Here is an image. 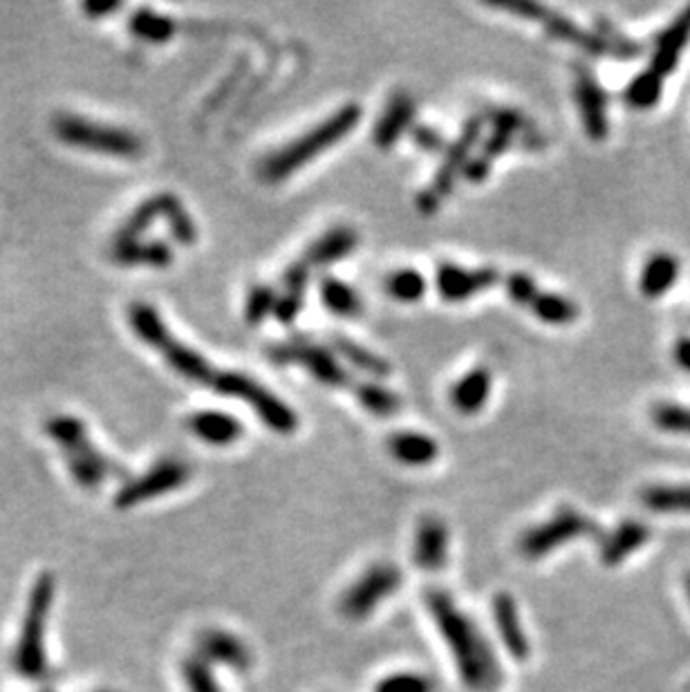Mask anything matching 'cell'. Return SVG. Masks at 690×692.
Returning a JSON list of instances; mask_svg holds the SVG:
<instances>
[{"label": "cell", "instance_id": "cell-1", "mask_svg": "<svg viewBox=\"0 0 690 692\" xmlns=\"http://www.w3.org/2000/svg\"><path fill=\"white\" fill-rule=\"evenodd\" d=\"M424 601L463 683L471 692H498L502 670L478 623L444 590H429Z\"/></svg>", "mask_w": 690, "mask_h": 692}, {"label": "cell", "instance_id": "cell-2", "mask_svg": "<svg viewBox=\"0 0 690 692\" xmlns=\"http://www.w3.org/2000/svg\"><path fill=\"white\" fill-rule=\"evenodd\" d=\"M56 594V581L49 571H41L30 588L27 603L19 623V634L10 655V663L21 679L41 681L49 672L47 632Z\"/></svg>", "mask_w": 690, "mask_h": 692}, {"label": "cell", "instance_id": "cell-3", "mask_svg": "<svg viewBox=\"0 0 690 692\" xmlns=\"http://www.w3.org/2000/svg\"><path fill=\"white\" fill-rule=\"evenodd\" d=\"M359 118H361V110L357 103L343 105L341 110H336L332 114L330 120L321 122L316 129L301 135L292 144H287L278 153L269 155L260 168L263 178L267 182H282L287 176H292L294 170L303 168L310 159H314L323 150L332 148L338 139H343L348 133H353L355 126L359 124Z\"/></svg>", "mask_w": 690, "mask_h": 692}, {"label": "cell", "instance_id": "cell-4", "mask_svg": "<svg viewBox=\"0 0 690 692\" xmlns=\"http://www.w3.org/2000/svg\"><path fill=\"white\" fill-rule=\"evenodd\" d=\"M45 431L64 453L68 471L77 487L86 491H97L110 476L122 473L118 465H112V459L92 444L81 420L70 415H56L47 422Z\"/></svg>", "mask_w": 690, "mask_h": 692}, {"label": "cell", "instance_id": "cell-5", "mask_svg": "<svg viewBox=\"0 0 690 692\" xmlns=\"http://www.w3.org/2000/svg\"><path fill=\"white\" fill-rule=\"evenodd\" d=\"M52 131L64 144L88 153L110 157H140L144 153V139L137 133L101 124L73 112L56 114L52 120Z\"/></svg>", "mask_w": 690, "mask_h": 692}, {"label": "cell", "instance_id": "cell-6", "mask_svg": "<svg viewBox=\"0 0 690 692\" xmlns=\"http://www.w3.org/2000/svg\"><path fill=\"white\" fill-rule=\"evenodd\" d=\"M599 534L601 529L594 525L592 517L571 506H560L547 523H541L521 536L518 551L525 560H541L571 540L592 538Z\"/></svg>", "mask_w": 690, "mask_h": 692}, {"label": "cell", "instance_id": "cell-7", "mask_svg": "<svg viewBox=\"0 0 690 692\" xmlns=\"http://www.w3.org/2000/svg\"><path fill=\"white\" fill-rule=\"evenodd\" d=\"M401 583H404V576L392 562H375L343 592L338 612L350 621H364L372 616L375 610L388 601Z\"/></svg>", "mask_w": 690, "mask_h": 692}, {"label": "cell", "instance_id": "cell-8", "mask_svg": "<svg viewBox=\"0 0 690 692\" xmlns=\"http://www.w3.org/2000/svg\"><path fill=\"white\" fill-rule=\"evenodd\" d=\"M482 124L485 120L482 118H474L465 124L463 133H459L457 142L450 144L446 148V159L442 164V168L435 172V180L431 182V187L426 191H422V196L418 198V209L426 215L435 213L444 198L453 191L455 187V178L459 176V172H465V166L469 164V153L474 150L476 142L480 139V133H482Z\"/></svg>", "mask_w": 690, "mask_h": 692}, {"label": "cell", "instance_id": "cell-9", "mask_svg": "<svg viewBox=\"0 0 690 692\" xmlns=\"http://www.w3.org/2000/svg\"><path fill=\"white\" fill-rule=\"evenodd\" d=\"M191 478L189 465L180 459H164L153 469H148L137 480L126 482L118 495H114V506L118 509H135L140 504H146L148 500L162 498L166 493H172L182 489Z\"/></svg>", "mask_w": 690, "mask_h": 692}, {"label": "cell", "instance_id": "cell-10", "mask_svg": "<svg viewBox=\"0 0 690 692\" xmlns=\"http://www.w3.org/2000/svg\"><path fill=\"white\" fill-rule=\"evenodd\" d=\"M269 357L274 364H299L308 368L321 383L332 388H345L350 383L348 372H345L338 366V361L316 343L287 341L269 348Z\"/></svg>", "mask_w": 690, "mask_h": 692}, {"label": "cell", "instance_id": "cell-11", "mask_svg": "<svg viewBox=\"0 0 690 692\" xmlns=\"http://www.w3.org/2000/svg\"><path fill=\"white\" fill-rule=\"evenodd\" d=\"M196 655L211 668L222 666L234 672H247L254 666V655L249 646L238 637V634L222 627H209L200 632Z\"/></svg>", "mask_w": 690, "mask_h": 692}, {"label": "cell", "instance_id": "cell-12", "mask_svg": "<svg viewBox=\"0 0 690 692\" xmlns=\"http://www.w3.org/2000/svg\"><path fill=\"white\" fill-rule=\"evenodd\" d=\"M498 278L500 276L493 267H482V269L469 271L465 267L444 263L437 267L435 284H437V292L444 301L463 303V301L489 290V287H493L498 282Z\"/></svg>", "mask_w": 690, "mask_h": 692}, {"label": "cell", "instance_id": "cell-13", "mask_svg": "<svg viewBox=\"0 0 690 692\" xmlns=\"http://www.w3.org/2000/svg\"><path fill=\"white\" fill-rule=\"evenodd\" d=\"M574 92H577L579 110L583 118V126L590 139L603 142L608 137V99L601 88V83L594 79V75L588 68L577 70V83H574Z\"/></svg>", "mask_w": 690, "mask_h": 692}, {"label": "cell", "instance_id": "cell-14", "mask_svg": "<svg viewBox=\"0 0 690 692\" xmlns=\"http://www.w3.org/2000/svg\"><path fill=\"white\" fill-rule=\"evenodd\" d=\"M493 621L498 627V637L502 639V646L515 661H525L532 655V644L527 632L521 621V612L511 594H496L493 599Z\"/></svg>", "mask_w": 690, "mask_h": 692}, {"label": "cell", "instance_id": "cell-15", "mask_svg": "<svg viewBox=\"0 0 690 692\" xmlns=\"http://www.w3.org/2000/svg\"><path fill=\"white\" fill-rule=\"evenodd\" d=\"M448 560V529L435 515L422 517L413 540V562L424 571H439Z\"/></svg>", "mask_w": 690, "mask_h": 692}, {"label": "cell", "instance_id": "cell-16", "mask_svg": "<svg viewBox=\"0 0 690 692\" xmlns=\"http://www.w3.org/2000/svg\"><path fill=\"white\" fill-rule=\"evenodd\" d=\"M690 43V5L657 36L650 70L666 79L675 72L683 47Z\"/></svg>", "mask_w": 690, "mask_h": 692}, {"label": "cell", "instance_id": "cell-17", "mask_svg": "<svg viewBox=\"0 0 690 692\" xmlns=\"http://www.w3.org/2000/svg\"><path fill=\"white\" fill-rule=\"evenodd\" d=\"M413 112H415V101L411 99V94L407 92H397L386 110L381 112V118L375 126V133H372V139L377 144V148L381 150H388L397 144V139L407 133V129L411 126V120H413Z\"/></svg>", "mask_w": 690, "mask_h": 692}, {"label": "cell", "instance_id": "cell-18", "mask_svg": "<svg viewBox=\"0 0 690 692\" xmlns=\"http://www.w3.org/2000/svg\"><path fill=\"white\" fill-rule=\"evenodd\" d=\"M187 424L198 439L211 446H232L243 437V424L220 411H200Z\"/></svg>", "mask_w": 690, "mask_h": 692}, {"label": "cell", "instance_id": "cell-19", "mask_svg": "<svg viewBox=\"0 0 690 692\" xmlns=\"http://www.w3.org/2000/svg\"><path fill=\"white\" fill-rule=\"evenodd\" d=\"M650 538V529L639 521L621 523L610 536L601 540V562L608 567L621 565L630 554L639 551Z\"/></svg>", "mask_w": 690, "mask_h": 692}, {"label": "cell", "instance_id": "cell-20", "mask_svg": "<svg viewBox=\"0 0 690 692\" xmlns=\"http://www.w3.org/2000/svg\"><path fill=\"white\" fill-rule=\"evenodd\" d=\"M359 245L357 231L350 226H336L327 231L325 236H321L305 254V265L310 267H323L330 263H336L345 256H350Z\"/></svg>", "mask_w": 690, "mask_h": 692}, {"label": "cell", "instance_id": "cell-21", "mask_svg": "<svg viewBox=\"0 0 690 692\" xmlns=\"http://www.w3.org/2000/svg\"><path fill=\"white\" fill-rule=\"evenodd\" d=\"M491 372L487 368H476L467 372L450 388V403L463 415H476L489 399Z\"/></svg>", "mask_w": 690, "mask_h": 692}, {"label": "cell", "instance_id": "cell-22", "mask_svg": "<svg viewBox=\"0 0 690 692\" xmlns=\"http://www.w3.org/2000/svg\"><path fill=\"white\" fill-rule=\"evenodd\" d=\"M677 278H679V260L668 252L653 254L646 260L642 278H639L642 294L646 299H661L664 294L672 290Z\"/></svg>", "mask_w": 690, "mask_h": 692}, {"label": "cell", "instance_id": "cell-23", "mask_svg": "<svg viewBox=\"0 0 690 692\" xmlns=\"http://www.w3.org/2000/svg\"><path fill=\"white\" fill-rule=\"evenodd\" d=\"M390 455L409 467H426L437 459L439 446L424 433H394L388 439Z\"/></svg>", "mask_w": 690, "mask_h": 692}, {"label": "cell", "instance_id": "cell-24", "mask_svg": "<svg viewBox=\"0 0 690 692\" xmlns=\"http://www.w3.org/2000/svg\"><path fill=\"white\" fill-rule=\"evenodd\" d=\"M321 301L336 316H357L361 314V299L350 284L338 278L325 276L321 278Z\"/></svg>", "mask_w": 690, "mask_h": 692}, {"label": "cell", "instance_id": "cell-25", "mask_svg": "<svg viewBox=\"0 0 690 692\" xmlns=\"http://www.w3.org/2000/svg\"><path fill=\"white\" fill-rule=\"evenodd\" d=\"M332 345H334V350H336L345 361L353 364L355 368H359V370H364V372H368V375H372V377H388V375H390V366H388L386 359L372 355L370 350H366L364 345L355 343L353 338L336 334V336H332Z\"/></svg>", "mask_w": 690, "mask_h": 692}, {"label": "cell", "instance_id": "cell-26", "mask_svg": "<svg viewBox=\"0 0 690 692\" xmlns=\"http://www.w3.org/2000/svg\"><path fill=\"white\" fill-rule=\"evenodd\" d=\"M661 92H664V79L659 75H655L653 70H644L642 75H637L627 83L623 97H625L630 108L650 110L659 103Z\"/></svg>", "mask_w": 690, "mask_h": 692}, {"label": "cell", "instance_id": "cell-27", "mask_svg": "<svg viewBox=\"0 0 690 692\" xmlns=\"http://www.w3.org/2000/svg\"><path fill=\"white\" fill-rule=\"evenodd\" d=\"M642 500L657 513H690V487H650Z\"/></svg>", "mask_w": 690, "mask_h": 692}, {"label": "cell", "instance_id": "cell-28", "mask_svg": "<svg viewBox=\"0 0 690 692\" xmlns=\"http://www.w3.org/2000/svg\"><path fill=\"white\" fill-rule=\"evenodd\" d=\"M355 394H357L361 406L368 413H372L375 417H392L401 409V401L392 390H388L379 383H372V381L359 383L355 388Z\"/></svg>", "mask_w": 690, "mask_h": 692}, {"label": "cell", "instance_id": "cell-29", "mask_svg": "<svg viewBox=\"0 0 690 692\" xmlns=\"http://www.w3.org/2000/svg\"><path fill=\"white\" fill-rule=\"evenodd\" d=\"M530 310L549 325H569L579 319V308L558 294H538Z\"/></svg>", "mask_w": 690, "mask_h": 692}, {"label": "cell", "instance_id": "cell-30", "mask_svg": "<svg viewBox=\"0 0 690 692\" xmlns=\"http://www.w3.org/2000/svg\"><path fill=\"white\" fill-rule=\"evenodd\" d=\"M386 290L394 301L415 303L426 294V278L415 269H399L388 276Z\"/></svg>", "mask_w": 690, "mask_h": 692}, {"label": "cell", "instance_id": "cell-31", "mask_svg": "<svg viewBox=\"0 0 690 692\" xmlns=\"http://www.w3.org/2000/svg\"><path fill=\"white\" fill-rule=\"evenodd\" d=\"M131 30L144 41L166 43L176 34V23H172L170 16H159L151 10H140L131 21Z\"/></svg>", "mask_w": 690, "mask_h": 692}, {"label": "cell", "instance_id": "cell-32", "mask_svg": "<svg viewBox=\"0 0 690 692\" xmlns=\"http://www.w3.org/2000/svg\"><path fill=\"white\" fill-rule=\"evenodd\" d=\"M180 674H182L187 692H224L220 681L215 679L213 668L207 661H202L198 655L182 661Z\"/></svg>", "mask_w": 690, "mask_h": 692}, {"label": "cell", "instance_id": "cell-33", "mask_svg": "<svg viewBox=\"0 0 690 692\" xmlns=\"http://www.w3.org/2000/svg\"><path fill=\"white\" fill-rule=\"evenodd\" d=\"M375 692H435V683L420 672H394L383 677L375 685Z\"/></svg>", "mask_w": 690, "mask_h": 692}, {"label": "cell", "instance_id": "cell-34", "mask_svg": "<svg viewBox=\"0 0 690 692\" xmlns=\"http://www.w3.org/2000/svg\"><path fill=\"white\" fill-rule=\"evenodd\" d=\"M653 422L675 435H690V409L677 406V403H659L653 411Z\"/></svg>", "mask_w": 690, "mask_h": 692}, {"label": "cell", "instance_id": "cell-35", "mask_svg": "<svg viewBox=\"0 0 690 692\" xmlns=\"http://www.w3.org/2000/svg\"><path fill=\"white\" fill-rule=\"evenodd\" d=\"M276 292L271 290L269 284H256L254 290L249 292L247 299V308H245V319L249 325H258L267 319V314H274L276 310Z\"/></svg>", "mask_w": 690, "mask_h": 692}, {"label": "cell", "instance_id": "cell-36", "mask_svg": "<svg viewBox=\"0 0 690 692\" xmlns=\"http://www.w3.org/2000/svg\"><path fill=\"white\" fill-rule=\"evenodd\" d=\"M597 25H601V36L608 41L610 49H612V56L614 59H621V62H632V59H639V56L644 54V47L635 41H630L627 36H623L621 32H616L608 21H599Z\"/></svg>", "mask_w": 690, "mask_h": 692}, {"label": "cell", "instance_id": "cell-37", "mask_svg": "<svg viewBox=\"0 0 690 692\" xmlns=\"http://www.w3.org/2000/svg\"><path fill=\"white\" fill-rule=\"evenodd\" d=\"M507 294L511 297L513 303L523 305V308H530L534 303V299L541 294L538 287H536V280L527 274H521L515 271L507 278Z\"/></svg>", "mask_w": 690, "mask_h": 692}, {"label": "cell", "instance_id": "cell-38", "mask_svg": "<svg viewBox=\"0 0 690 692\" xmlns=\"http://www.w3.org/2000/svg\"><path fill=\"white\" fill-rule=\"evenodd\" d=\"M301 310H303V294L285 292V294H282V297H278V301H276L274 316H276L280 323L290 325V323H294V321H297V316L301 314Z\"/></svg>", "mask_w": 690, "mask_h": 692}, {"label": "cell", "instance_id": "cell-39", "mask_svg": "<svg viewBox=\"0 0 690 692\" xmlns=\"http://www.w3.org/2000/svg\"><path fill=\"white\" fill-rule=\"evenodd\" d=\"M411 135H413V142H415L422 150H426V153L446 150L444 137H442L435 129H431V126H424V124H422V126H413Z\"/></svg>", "mask_w": 690, "mask_h": 692}, {"label": "cell", "instance_id": "cell-40", "mask_svg": "<svg viewBox=\"0 0 690 692\" xmlns=\"http://www.w3.org/2000/svg\"><path fill=\"white\" fill-rule=\"evenodd\" d=\"M285 292H294V294H305V287L310 280V265L305 263H297L290 269L285 271Z\"/></svg>", "mask_w": 690, "mask_h": 692}, {"label": "cell", "instance_id": "cell-41", "mask_svg": "<svg viewBox=\"0 0 690 692\" xmlns=\"http://www.w3.org/2000/svg\"><path fill=\"white\" fill-rule=\"evenodd\" d=\"M489 170H491V159L478 155V157L469 159V164L465 166V178H467L471 185H480V182L487 180Z\"/></svg>", "mask_w": 690, "mask_h": 692}, {"label": "cell", "instance_id": "cell-42", "mask_svg": "<svg viewBox=\"0 0 690 692\" xmlns=\"http://www.w3.org/2000/svg\"><path fill=\"white\" fill-rule=\"evenodd\" d=\"M675 361L679 368L690 372V338H679L675 345Z\"/></svg>", "mask_w": 690, "mask_h": 692}, {"label": "cell", "instance_id": "cell-43", "mask_svg": "<svg viewBox=\"0 0 690 692\" xmlns=\"http://www.w3.org/2000/svg\"><path fill=\"white\" fill-rule=\"evenodd\" d=\"M88 12L92 14H103V12H112V10H120V5H86Z\"/></svg>", "mask_w": 690, "mask_h": 692}, {"label": "cell", "instance_id": "cell-44", "mask_svg": "<svg viewBox=\"0 0 690 692\" xmlns=\"http://www.w3.org/2000/svg\"><path fill=\"white\" fill-rule=\"evenodd\" d=\"M683 585H686V596L690 599V573L686 576V581H683Z\"/></svg>", "mask_w": 690, "mask_h": 692}, {"label": "cell", "instance_id": "cell-45", "mask_svg": "<svg viewBox=\"0 0 690 692\" xmlns=\"http://www.w3.org/2000/svg\"><path fill=\"white\" fill-rule=\"evenodd\" d=\"M92 692H120V690H112V688H97Z\"/></svg>", "mask_w": 690, "mask_h": 692}]
</instances>
